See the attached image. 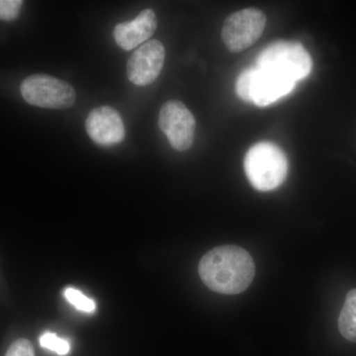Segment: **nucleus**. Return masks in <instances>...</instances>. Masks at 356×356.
<instances>
[{"label": "nucleus", "instance_id": "nucleus-1", "mask_svg": "<svg viewBox=\"0 0 356 356\" xmlns=\"http://www.w3.org/2000/svg\"><path fill=\"white\" fill-rule=\"evenodd\" d=\"M199 275L204 284L214 292L240 294L250 287L254 278L252 255L236 245H220L204 255L199 262Z\"/></svg>", "mask_w": 356, "mask_h": 356}, {"label": "nucleus", "instance_id": "nucleus-2", "mask_svg": "<svg viewBox=\"0 0 356 356\" xmlns=\"http://www.w3.org/2000/svg\"><path fill=\"white\" fill-rule=\"evenodd\" d=\"M287 170L286 156L273 143H257L245 154V175L257 191H271L280 187L286 178Z\"/></svg>", "mask_w": 356, "mask_h": 356}, {"label": "nucleus", "instance_id": "nucleus-3", "mask_svg": "<svg viewBox=\"0 0 356 356\" xmlns=\"http://www.w3.org/2000/svg\"><path fill=\"white\" fill-rule=\"evenodd\" d=\"M255 67L297 83L310 74L313 62L303 44L280 40L259 53Z\"/></svg>", "mask_w": 356, "mask_h": 356}, {"label": "nucleus", "instance_id": "nucleus-4", "mask_svg": "<svg viewBox=\"0 0 356 356\" xmlns=\"http://www.w3.org/2000/svg\"><path fill=\"white\" fill-rule=\"evenodd\" d=\"M20 90L26 102L41 108H70L76 99V90L70 83L48 74L28 76Z\"/></svg>", "mask_w": 356, "mask_h": 356}, {"label": "nucleus", "instance_id": "nucleus-5", "mask_svg": "<svg viewBox=\"0 0 356 356\" xmlns=\"http://www.w3.org/2000/svg\"><path fill=\"white\" fill-rule=\"evenodd\" d=\"M266 25V14L259 9L247 8L229 15L222 29V39L227 48L238 53L257 41Z\"/></svg>", "mask_w": 356, "mask_h": 356}, {"label": "nucleus", "instance_id": "nucleus-6", "mask_svg": "<svg viewBox=\"0 0 356 356\" xmlns=\"http://www.w3.org/2000/svg\"><path fill=\"white\" fill-rule=\"evenodd\" d=\"M159 126L177 151H186L193 145L196 121L184 103L178 100L165 102L159 111Z\"/></svg>", "mask_w": 356, "mask_h": 356}, {"label": "nucleus", "instance_id": "nucleus-7", "mask_svg": "<svg viewBox=\"0 0 356 356\" xmlns=\"http://www.w3.org/2000/svg\"><path fill=\"white\" fill-rule=\"evenodd\" d=\"M165 60V50L159 40H149L137 49L127 63V76L138 86H149L158 79Z\"/></svg>", "mask_w": 356, "mask_h": 356}, {"label": "nucleus", "instance_id": "nucleus-8", "mask_svg": "<svg viewBox=\"0 0 356 356\" xmlns=\"http://www.w3.org/2000/svg\"><path fill=\"white\" fill-rule=\"evenodd\" d=\"M86 132L99 146H113L125 138V126L120 114L109 106L91 110L86 122Z\"/></svg>", "mask_w": 356, "mask_h": 356}, {"label": "nucleus", "instance_id": "nucleus-9", "mask_svg": "<svg viewBox=\"0 0 356 356\" xmlns=\"http://www.w3.org/2000/svg\"><path fill=\"white\" fill-rule=\"evenodd\" d=\"M158 28V20L156 14L152 9L142 11L131 21L119 23L114 28L113 36L115 41L120 48L125 51H131L137 48L139 44L149 41Z\"/></svg>", "mask_w": 356, "mask_h": 356}, {"label": "nucleus", "instance_id": "nucleus-10", "mask_svg": "<svg viewBox=\"0 0 356 356\" xmlns=\"http://www.w3.org/2000/svg\"><path fill=\"white\" fill-rule=\"evenodd\" d=\"M252 103L259 107H266L277 102L283 96L289 95L296 86L295 81L275 76L255 67Z\"/></svg>", "mask_w": 356, "mask_h": 356}, {"label": "nucleus", "instance_id": "nucleus-11", "mask_svg": "<svg viewBox=\"0 0 356 356\" xmlns=\"http://www.w3.org/2000/svg\"><path fill=\"white\" fill-rule=\"evenodd\" d=\"M339 329L344 339L356 343V289L350 290L346 295L339 314Z\"/></svg>", "mask_w": 356, "mask_h": 356}, {"label": "nucleus", "instance_id": "nucleus-12", "mask_svg": "<svg viewBox=\"0 0 356 356\" xmlns=\"http://www.w3.org/2000/svg\"><path fill=\"white\" fill-rule=\"evenodd\" d=\"M255 72H257L255 67H250V69L243 70L236 79V95L243 102L252 103Z\"/></svg>", "mask_w": 356, "mask_h": 356}, {"label": "nucleus", "instance_id": "nucleus-13", "mask_svg": "<svg viewBox=\"0 0 356 356\" xmlns=\"http://www.w3.org/2000/svg\"><path fill=\"white\" fill-rule=\"evenodd\" d=\"M40 344L42 348L54 351L58 355H65L70 353V346L69 341L64 339H60L57 334L53 332H44L40 337Z\"/></svg>", "mask_w": 356, "mask_h": 356}, {"label": "nucleus", "instance_id": "nucleus-14", "mask_svg": "<svg viewBox=\"0 0 356 356\" xmlns=\"http://www.w3.org/2000/svg\"><path fill=\"white\" fill-rule=\"evenodd\" d=\"M65 296L72 305L76 307L77 310L86 312V313L95 311V301L89 299L79 290L74 289V288H67L65 291Z\"/></svg>", "mask_w": 356, "mask_h": 356}, {"label": "nucleus", "instance_id": "nucleus-15", "mask_svg": "<svg viewBox=\"0 0 356 356\" xmlns=\"http://www.w3.org/2000/svg\"><path fill=\"white\" fill-rule=\"evenodd\" d=\"M22 6L21 0H0V20L15 19L19 15Z\"/></svg>", "mask_w": 356, "mask_h": 356}, {"label": "nucleus", "instance_id": "nucleus-16", "mask_svg": "<svg viewBox=\"0 0 356 356\" xmlns=\"http://www.w3.org/2000/svg\"><path fill=\"white\" fill-rule=\"evenodd\" d=\"M6 356H35L34 348L28 339H17L11 344Z\"/></svg>", "mask_w": 356, "mask_h": 356}]
</instances>
